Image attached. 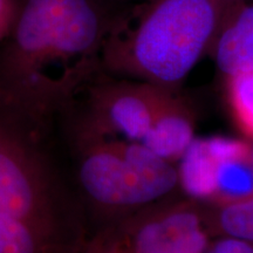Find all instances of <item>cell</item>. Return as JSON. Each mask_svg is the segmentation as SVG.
I'll use <instances>...</instances> for the list:
<instances>
[{"label":"cell","instance_id":"cell-1","mask_svg":"<svg viewBox=\"0 0 253 253\" xmlns=\"http://www.w3.org/2000/svg\"><path fill=\"white\" fill-rule=\"evenodd\" d=\"M120 11L109 0H19L0 41V107L46 134L102 72Z\"/></svg>","mask_w":253,"mask_h":253},{"label":"cell","instance_id":"cell-2","mask_svg":"<svg viewBox=\"0 0 253 253\" xmlns=\"http://www.w3.org/2000/svg\"><path fill=\"white\" fill-rule=\"evenodd\" d=\"M232 0H145L121 9L101 55L116 78L179 90Z\"/></svg>","mask_w":253,"mask_h":253},{"label":"cell","instance_id":"cell-3","mask_svg":"<svg viewBox=\"0 0 253 253\" xmlns=\"http://www.w3.org/2000/svg\"><path fill=\"white\" fill-rule=\"evenodd\" d=\"M43 138V132L0 107V210L81 253L89 224Z\"/></svg>","mask_w":253,"mask_h":253},{"label":"cell","instance_id":"cell-4","mask_svg":"<svg viewBox=\"0 0 253 253\" xmlns=\"http://www.w3.org/2000/svg\"><path fill=\"white\" fill-rule=\"evenodd\" d=\"M74 185L89 232L177 194L178 170L141 142L102 138L72 145Z\"/></svg>","mask_w":253,"mask_h":253},{"label":"cell","instance_id":"cell-5","mask_svg":"<svg viewBox=\"0 0 253 253\" xmlns=\"http://www.w3.org/2000/svg\"><path fill=\"white\" fill-rule=\"evenodd\" d=\"M212 238L203 204L181 192L95 227L81 253H204Z\"/></svg>","mask_w":253,"mask_h":253},{"label":"cell","instance_id":"cell-6","mask_svg":"<svg viewBox=\"0 0 253 253\" xmlns=\"http://www.w3.org/2000/svg\"><path fill=\"white\" fill-rule=\"evenodd\" d=\"M169 91L101 72L60 118L71 145L102 138L141 142Z\"/></svg>","mask_w":253,"mask_h":253},{"label":"cell","instance_id":"cell-7","mask_svg":"<svg viewBox=\"0 0 253 253\" xmlns=\"http://www.w3.org/2000/svg\"><path fill=\"white\" fill-rule=\"evenodd\" d=\"M179 189L201 203L219 202L231 194L233 170L253 166V148L237 138H195L177 162Z\"/></svg>","mask_w":253,"mask_h":253},{"label":"cell","instance_id":"cell-8","mask_svg":"<svg viewBox=\"0 0 253 253\" xmlns=\"http://www.w3.org/2000/svg\"><path fill=\"white\" fill-rule=\"evenodd\" d=\"M208 54L224 80L253 71V0H232Z\"/></svg>","mask_w":253,"mask_h":253},{"label":"cell","instance_id":"cell-9","mask_svg":"<svg viewBox=\"0 0 253 253\" xmlns=\"http://www.w3.org/2000/svg\"><path fill=\"white\" fill-rule=\"evenodd\" d=\"M196 115L179 90H170L141 143L177 164L195 140Z\"/></svg>","mask_w":253,"mask_h":253},{"label":"cell","instance_id":"cell-10","mask_svg":"<svg viewBox=\"0 0 253 253\" xmlns=\"http://www.w3.org/2000/svg\"><path fill=\"white\" fill-rule=\"evenodd\" d=\"M202 204L213 238L233 237L253 243V188L239 197Z\"/></svg>","mask_w":253,"mask_h":253},{"label":"cell","instance_id":"cell-11","mask_svg":"<svg viewBox=\"0 0 253 253\" xmlns=\"http://www.w3.org/2000/svg\"><path fill=\"white\" fill-rule=\"evenodd\" d=\"M0 253H75L26 221L0 210Z\"/></svg>","mask_w":253,"mask_h":253},{"label":"cell","instance_id":"cell-12","mask_svg":"<svg viewBox=\"0 0 253 253\" xmlns=\"http://www.w3.org/2000/svg\"><path fill=\"white\" fill-rule=\"evenodd\" d=\"M225 84L233 121L239 130L253 141V71L229 79Z\"/></svg>","mask_w":253,"mask_h":253},{"label":"cell","instance_id":"cell-13","mask_svg":"<svg viewBox=\"0 0 253 253\" xmlns=\"http://www.w3.org/2000/svg\"><path fill=\"white\" fill-rule=\"evenodd\" d=\"M204 253H253V243L233 237H214Z\"/></svg>","mask_w":253,"mask_h":253},{"label":"cell","instance_id":"cell-14","mask_svg":"<svg viewBox=\"0 0 253 253\" xmlns=\"http://www.w3.org/2000/svg\"><path fill=\"white\" fill-rule=\"evenodd\" d=\"M19 0H0V41L7 36L14 23Z\"/></svg>","mask_w":253,"mask_h":253},{"label":"cell","instance_id":"cell-15","mask_svg":"<svg viewBox=\"0 0 253 253\" xmlns=\"http://www.w3.org/2000/svg\"><path fill=\"white\" fill-rule=\"evenodd\" d=\"M109 1L112 2V4L115 6L116 8L123 9V8L128 7V6H131V5L138 4V2L145 1V0H109Z\"/></svg>","mask_w":253,"mask_h":253}]
</instances>
